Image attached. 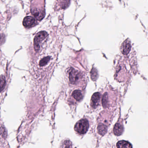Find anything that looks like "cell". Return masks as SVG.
<instances>
[{
    "instance_id": "cell-1",
    "label": "cell",
    "mask_w": 148,
    "mask_h": 148,
    "mask_svg": "<svg viewBox=\"0 0 148 148\" xmlns=\"http://www.w3.org/2000/svg\"><path fill=\"white\" fill-rule=\"evenodd\" d=\"M48 34L46 31H42L39 32L35 35L34 40V50L36 52L39 50L40 43L48 36Z\"/></svg>"
},
{
    "instance_id": "cell-2",
    "label": "cell",
    "mask_w": 148,
    "mask_h": 148,
    "mask_svg": "<svg viewBox=\"0 0 148 148\" xmlns=\"http://www.w3.org/2000/svg\"><path fill=\"white\" fill-rule=\"evenodd\" d=\"M89 127V124L88 120L84 119H80L77 122L75 125L74 129L77 132L80 134H84L88 130Z\"/></svg>"
},
{
    "instance_id": "cell-3",
    "label": "cell",
    "mask_w": 148,
    "mask_h": 148,
    "mask_svg": "<svg viewBox=\"0 0 148 148\" xmlns=\"http://www.w3.org/2000/svg\"><path fill=\"white\" fill-rule=\"evenodd\" d=\"M80 78V74L79 72L73 68H71L69 73V79L70 83L73 85H75L77 83Z\"/></svg>"
},
{
    "instance_id": "cell-4",
    "label": "cell",
    "mask_w": 148,
    "mask_h": 148,
    "mask_svg": "<svg viewBox=\"0 0 148 148\" xmlns=\"http://www.w3.org/2000/svg\"><path fill=\"white\" fill-rule=\"evenodd\" d=\"M31 13L34 16L36 20H41L45 17V12L44 9L40 8H37L34 7L31 9Z\"/></svg>"
},
{
    "instance_id": "cell-5",
    "label": "cell",
    "mask_w": 148,
    "mask_h": 148,
    "mask_svg": "<svg viewBox=\"0 0 148 148\" xmlns=\"http://www.w3.org/2000/svg\"><path fill=\"white\" fill-rule=\"evenodd\" d=\"M23 25L26 28H30L35 26L37 24L36 19L31 16L25 17L23 20Z\"/></svg>"
},
{
    "instance_id": "cell-6",
    "label": "cell",
    "mask_w": 148,
    "mask_h": 148,
    "mask_svg": "<svg viewBox=\"0 0 148 148\" xmlns=\"http://www.w3.org/2000/svg\"><path fill=\"white\" fill-rule=\"evenodd\" d=\"M131 48V45L130 42L128 40H126L123 42L121 46V51L123 54L127 55L130 53Z\"/></svg>"
},
{
    "instance_id": "cell-7",
    "label": "cell",
    "mask_w": 148,
    "mask_h": 148,
    "mask_svg": "<svg viewBox=\"0 0 148 148\" xmlns=\"http://www.w3.org/2000/svg\"><path fill=\"white\" fill-rule=\"evenodd\" d=\"M100 94L99 92L95 93L92 96L91 105L93 108H96L99 104Z\"/></svg>"
},
{
    "instance_id": "cell-8",
    "label": "cell",
    "mask_w": 148,
    "mask_h": 148,
    "mask_svg": "<svg viewBox=\"0 0 148 148\" xmlns=\"http://www.w3.org/2000/svg\"><path fill=\"white\" fill-rule=\"evenodd\" d=\"M124 128L123 125L120 123H117L115 124L113 129V132L116 136H119L123 133Z\"/></svg>"
},
{
    "instance_id": "cell-9",
    "label": "cell",
    "mask_w": 148,
    "mask_h": 148,
    "mask_svg": "<svg viewBox=\"0 0 148 148\" xmlns=\"http://www.w3.org/2000/svg\"><path fill=\"white\" fill-rule=\"evenodd\" d=\"M117 148H132V145L128 141L121 140L116 144Z\"/></svg>"
},
{
    "instance_id": "cell-10",
    "label": "cell",
    "mask_w": 148,
    "mask_h": 148,
    "mask_svg": "<svg viewBox=\"0 0 148 148\" xmlns=\"http://www.w3.org/2000/svg\"><path fill=\"white\" fill-rule=\"evenodd\" d=\"M97 130L98 133L100 135L103 136L107 132V126L103 124H99L98 125Z\"/></svg>"
},
{
    "instance_id": "cell-11",
    "label": "cell",
    "mask_w": 148,
    "mask_h": 148,
    "mask_svg": "<svg viewBox=\"0 0 148 148\" xmlns=\"http://www.w3.org/2000/svg\"><path fill=\"white\" fill-rule=\"evenodd\" d=\"M72 96L77 101H80L83 98V94L81 91L77 90L72 93Z\"/></svg>"
},
{
    "instance_id": "cell-12",
    "label": "cell",
    "mask_w": 148,
    "mask_h": 148,
    "mask_svg": "<svg viewBox=\"0 0 148 148\" xmlns=\"http://www.w3.org/2000/svg\"><path fill=\"white\" fill-rule=\"evenodd\" d=\"M6 80L5 76L0 75V92L2 91L5 86Z\"/></svg>"
},
{
    "instance_id": "cell-13",
    "label": "cell",
    "mask_w": 148,
    "mask_h": 148,
    "mask_svg": "<svg viewBox=\"0 0 148 148\" xmlns=\"http://www.w3.org/2000/svg\"><path fill=\"white\" fill-rule=\"evenodd\" d=\"M91 78L92 80H96L98 78V74L96 68H93L92 69L91 71Z\"/></svg>"
},
{
    "instance_id": "cell-14",
    "label": "cell",
    "mask_w": 148,
    "mask_h": 148,
    "mask_svg": "<svg viewBox=\"0 0 148 148\" xmlns=\"http://www.w3.org/2000/svg\"><path fill=\"white\" fill-rule=\"evenodd\" d=\"M108 102V94L107 93H105L102 98V104L104 107H106Z\"/></svg>"
},
{
    "instance_id": "cell-15",
    "label": "cell",
    "mask_w": 148,
    "mask_h": 148,
    "mask_svg": "<svg viewBox=\"0 0 148 148\" xmlns=\"http://www.w3.org/2000/svg\"><path fill=\"white\" fill-rule=\"evenodd\" d=\"M50 59H51L50 56H47V57L43 58V59H42L40 61V66H44L45 65L49 62Z\"/></svg>"
},
{
    "instance_id": "cell-16",
    "label": "cell",
    "mask_w": 148,
    "mask_h": 148,
    "mask_svg": "<svg viewBox=\"0 0 148 148\" xmlns=\"http://www.w3.org/2000/svg\"><path fill=\"white\" fill-rule=\"evenodd\" d=\"M61 148H72L71 142L70 140H65L62 143Z\"/></svg>"
},
{
    "instance_id": "cell-17",
    "label": "cell",
    "mask_w": 148,
    "mask_h": 148,
    "mask_svg": "<svg viewBox=\"0 0 148 148\" xmlns=\"http://www.w3.org/2000/svg\"><path fill=\"white\" fill-rule=\"evenodd\" d=\"M70 0H64L63 3H62V8L63 9L66 8L68 7L70 3Z\"/></svg>"
}]
</instances>
